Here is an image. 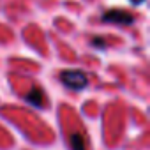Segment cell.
Segmentation results:
<instances>
[{"mask_svg":"<svg viewBox=\"0 0 150 150\" xmlns=\"http://www.w3.org/2000/svg\"><path fill=\"white\" fill-rule=\"evenodd\" d=\"M60 81L71 90H83L88 85L87 74L80 69H65L60 72Z\"/></svg>","mask_w":150,"mask_h":150,"instance_id":"cell-1","label":"cell"},{"mask_svg":"<svg viewBox=\"0 0 150 150\" xmlns=\"http://www.w3.org/2000/svg\"><path fill=\"white\" fill-rule=\"evenodd\" d=\"M101 20L106 21V23H117V25H131L134 21L132 14L127 13V11H122V9H111V11H106L101 14Z\"/></svg>","mask_w":150,"mask_h":150,"instance_id":"cell-2","label":"cell"},{"mask_svg":"<svg viewBox=\"0 0 150 150\" xmlns=\"http://www.w3.org/2000/svg\"><path fill=\"white\" fill-rule=\"evenodd\" d=\"M25 101L30 103V104L35 106V108H42L44 103H46V97H44V94H42L41 88H32V90L25 96Z\"/></svg>","mask_w":150,"mask_h":150,"instance_id":"cell-3","label":"cell"},{"mask_svg":"<svg viewBox=\"0 0 150 150\" xmlns=\"http://www.w3.org/2000/svg\"><path fill=\"white\" fill-rule=\"evenodd\" d=\"M69 143H71V148H72V150H85V148H87V139H85V136L80 134V132L71 134Z\"/></svg>","mask_w":150,"mask_h":150,"instance_id":"cell-4","label":"cell"},{"mask_svg":"<svg viewBox=\"0 0 150 150\" xmlns=\"http://www.w3.org/2000/svg\"><path fill=\"white\" fill-rule=\"evenodd\" d=\"M92 44H96V46H99V48H104V41H103V39H94Z\"/></svg>","mask_w":150,"mask_h":150,"instance_id":"cell-5","label":"cell"},{"mask_svg":"<svg viewBox=\"0 0 150 150\" xmlns=\"http://www.w3.org/2000/svg\"><path fill=\"white\" fill-rule=\"evenodd\" d=\"M131 2H132V4H136V6H138V4H141V2H143V0H131Z\"/></svg>","mask_w":150,"mask_h":150,"instance_id":"cell-6","label":"cell"}]
</instances>
